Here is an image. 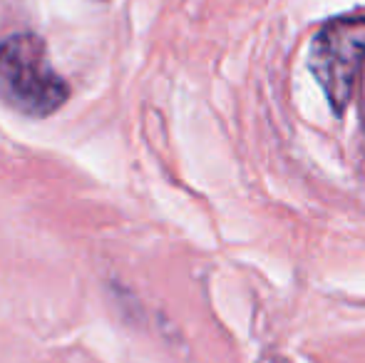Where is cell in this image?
Here are the masks:
<instances>
[{
  "label": "cell",
  "instance_id": "cell-2",
  "mask_svg": "<svg viewBox=\"0 0 365 363\" xmlns=\"http://www.w3.org/2000/svg\"><path fill=\"white\" fill-rule=\"evenodd\" d=\"M365 63V18L328 20L311 40L308 70L321 85L328 105L343 115L356 92Z\"/></svg>",
  "mask_w": 365,
  "mask_h": 363
},
{
  "label": "cell",
  "instance_id": "cell-1",
  "mask_svg": "<svg viewBox=\"0 0 365 363\" xmlns=\"http://www.w3.org/2000/svg\"><path fill=\"white\" fill-rule=\"evenodd\" d=\"M70 85L53 68L48 45L33 33L0 43V100L25 117H50L68 102Z\"/></svg>",
  "mask_w": 365,
  "mask_h": 363
}]
</instances>
